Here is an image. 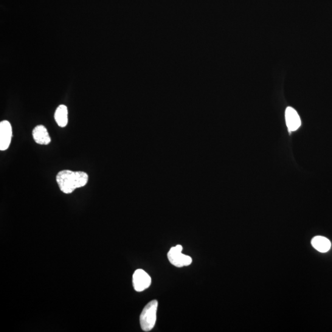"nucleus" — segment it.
<instances>
[{
	"instance_id": "1a4fd4ad",
	"label": "nucleus",
	"mask_w": 332,
	"mask_h": 332,
	"mask_svg": "<svg viewBox=\"0 0 332 332\" xmlns=\"http://www.w3.org/2000/svg\"><path fill=\"white\" fill-rule=\"evenodd\" d=\"M54 119L59 127L64 128L68 124V108L65 105H59L56 109Z\"/></svg>"
},
{
	"instance_id": "6e6552de",
	"label": "nucleus",
	"mask_w": 332,
	"mask_h": 332,
	"mask_svg": "<svg viewBox=\"0 0 332 332\" xmlns=\"http://www.w3.org/2000/svg\"><path fill=\"white\" fill-rule=\"evenodd\" d=\"M311 244L315 249L321 253L327 252L331 248L330 241L321 236H315L311 240Z\"/></svg>"
},
{
	"instance_id": "0eeeda50",
	"label": "nucleus",
	"mask_w": 332,
	"mask_h": 332,
	"mask_svg": "<svg viewBox=\"0 0 332 332\" xmlns=\"http://www.w3.org/2000/svg\"><path fill=\"white\" fill-rule=\"evenodd\" d=\"M33 139L39 145H47L51 142V139L47 129L43 125L36 126L32 131Z\"/></svg>"
},
{
	"instance_id": "f03ea898",
	"label": "nucleus",
	"mask_w": 332,
	"mask_h": 332,
	"mask_svg": "<svg viewBox=\"0 0 332 332\" xmlns=\"http://www.w3.org/2000/svg\"><path fill=\"white\" fill-rule=\"evenodd\" d=\"M158 302L156 300L149 302L143 308L140 316V323L144 331H150L155 325Z\"/></svg>"
},
{
	"instance_id": "39448f33",
	"label": "nucleus",
	"mask_w": 332,
	"mask_h": 332,
	"mask_svg": "<svg viewBox=\"0 0 332 332\" xmlns=\"http://www.w3.org/2000/svg\"><path fill=\"white\" fill-rule=\"evenodd\" d=\"M12 126L8 121L0 123V150L5 151L9 148L12 139Z\"/></svg>"
},
{
	"instance_id": "423d86ee",
	"label": "nucleus",
	"mask_w": 332,
	"mask_h": 332,
	"mask_svg": "<svg viewBox=\"0 0 332 332\" xmlns=\"http://www.w3.org/2000/svg\"><path fill=\"white\" fill-rule=\"evenodd\" d=\"M286 121L289 131H297L301 126V120L299 115L295 109L291 106L286 108Z\"/></svg>"
},
{
	"instance_id": "f257e3e1",
	"label": "nucleus",
	"mask_w": 332,
	"mask_h": 332,
	"mask_svg": "<svg viewBox=\"0 0 332 332\" xmlns=\"http://www.w3.org/2000/svg\"><path fill=\"white\" fill-rule=\"evenodd\" d=\"M88 174L83 171L64 170L59 172L56 176L59 188L66 194L72 193L77 188L84 187L88 184Z\"/></svg>"
},
{
	"instance_id": "7ed1b4c3",
	"label": "nucleus",
	"mask_w": 332,
	"mask_h": 332,
	"mask_svg": "<svg viewBox=\"0 0 332 332\" xmlns=\"http://www.w3.org/2000/svg\"><path fill=\"white\" fill-rule=\"evenodd\" d=\"M182 250L183 247L181 245H177L175 247H172L168 254L170 263L178 268L189 266L192 263V258L190 256L183 254Z\"/></svg>"
},
{
	"instance_id": "20e7f679",
	"label": "nucleus",
	"mask_w": 332,
	"mask_h": 332,
	"mask_svg": "<svg viewBox=\"0 0 332 332\" xmlns=\"http://www.w3.org/2000/svg\"><path fill=\"white\" fill-rule=\"evenodd\" d=\"M132 283H133L135 291L142 292L150 286L151 278L144 270L137 269L132 277Z\"/></svg>"
}]
</instances>
